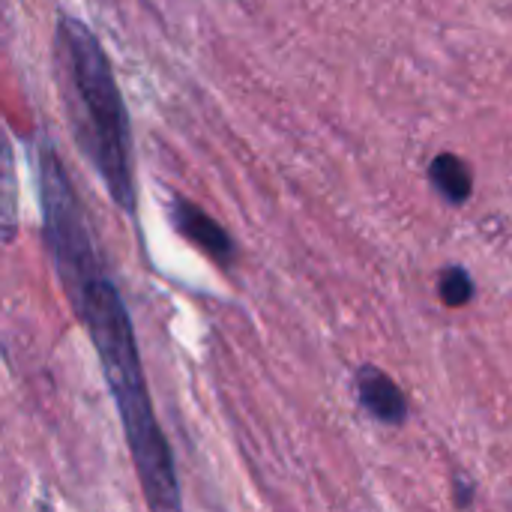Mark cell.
Masks as SVG:
<instances>
[{"mask_svg": "<svg viewBox=\"0 0 512 512\" xmlns=\"http://www.w3.org/2000/svg\"><path fill=\"white\" fill-rule=\"evenodd\" d=\"M69 306L84 324V330L90 333V342L102 363L105 381L111 387V396H114V405L126 432L129 453L135 459V471H138L147 507L156 512L180 510L183 501H180L174 456L156 420L147 381H144L135 327L126 312V303L120 300L114 279L105 270L96 273L69 297Z\"/></svg>", "mask_w": 512, "mask_h": 512, "instance_id": "6da1fadb", "label": "cell"}, {"mask_svg": "<svg viewBox=\"0 0 512 512\" xmlns=\"http://www.w3.org/2000/svg\"><path fill=\"white\" fill-rule=\"evenodd\" d=\"M54 66L72 135L84 159L102 177L114 204L132 216L138 201L132 123L111 60L84 21L60 15L54 33Z\"/></svg>", "mask_w": 512, "mask_h": 512, "instance_id": "7a4b0ae2", "label": "cell"}, {"mask_svg": "<svg viewBox=\"0 0 512 512\" xmlns=\"http://www.w3.org/2000/svg\"><path fill=\"white\" fill-rule=\"evenodd\" d=\"M36 183H39V207H42V237L54 273L66 291V300L96 273H102V258L87 228V216L81 201L69 183L66 165L57 147L48 138H39L36 150Z\"/></svg>", "mask_w": 512, "mask_h": 512, "instance_id": "3957f363", "label": "cell"}, {"mask_svg": "<svg viewBox=\"0 0 512 512\" xmlns=\"http://www.w3.org/2000/svg\"><path fill=\"white\" fill-rule=\"evenodd\" d=\"M171 222H174V228H177L189 243H195V246H198L201 252H207L213 261H219V264H225V267L234 264L237 246H234L231 234H228L213 216H207L198 204H192V201H186V198H177V201L171 204Z\"/></svg>", "mask_w": 512, "mask_h": 512, "instance_id": "277c9868", "label": "cell"}, {"mask_svg": "<svg viewBox=\"0 0 512 512\" xmlns=\"http://www.w3.org/2000/svg\"><path fill=\"white\" fill-rule=\"evenodd\" d=\"M357 390L360 402L369 414H375L381 423H405L408 417V402L402 390L375 366H363L357 375Z\"/></svg>", "mask_w": 512, "mask_h": 512, "instance_id": "5b68a950", "label": "cell"}, {"mask_svg": "<svg viewBox=\"0 0 512 512\" xmlns=\"http://www.w3.org/2000/svg\"><path fill=\"white\" fill-rule=\"evenodd\" d=\"M18 234V171L15 153L0 129V243H12Z\"/></svg>", "mask_w": 512, "mask_h": 512, "instance_id": "8992f818", "label": "cell"}, {"mask_svg": "<svg viewBox=\"0 0 512 512\" xmlns=\"http://www.w3.org/2000/svg\"><path fill=\"white\" fill-rule=\"evenodd\" d=\"M429 177H432L435 189H438L441 195H447L453 204H462V201L471 198V189H474L471 171H468V165H465L459 156H453V153L435 156V162H432V168H429Z\"/></svg>", "mask_w": 512, "mask_h": 512, "instance_id": "52a82bcc", "label": "cell"}, {"mask_svg": "<svg viewBox=\"0 0 512 512\" xmlns=\"http://www.w3.org/2000/svg\"><path fill=\"white\" fill-rule=\"evenodd\" d=\"M438 291H441V300H444L447 306L456 309V306H465V303L474 297V282H471V276H468L465 270L453 267V270H447V273L441 276Z\"/></svg>", "mask_w": 512, "mask_h": 512, "instance_id": "ba28073f", "label": "cell"}]
</instances>
